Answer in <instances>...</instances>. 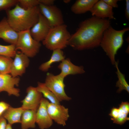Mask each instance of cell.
I'll return each instance as SVG.
<instances>
[{"instance_id": "cell-23", "label": "cell", "mask_w": 129, "mask_h": 129, "mask_svg": "<svg viewBox=\"0 0 129 129\" xmlns=\"http://www.w3.org/2000/svg\"><path fill=\"white\" fill-rule=\"evenodd\" d=\"M13 60L11 58L0 55V74H10Z\"/></svg>"}, {"instance_id": "cell-15", "label": "cell", "mask_w": 129, "mask_h": 129, "mask_svg": "<svg viewBox=\"0 0 129 129\" xmlns=\"http://www.w3.org/2000/svg\"><path fill=\"white\" fill-rule=\"evenodd\" d=\"M90 11L92 16L99 18L115 19L113 8L108 5L103 0H98Z\"/></svg>"}, {"instance_id": "cell-21", "label": "cell", "mask_w": 129, "mask_h": 129, "mask_svg": "<svg viewBox=\"0 0 129 129\" xmlns=\"http://www.w3.org/2000/svg\"><path fill=\"white\" fill-rule=\"evenodd\" d=\"M37 90L41 92L45 98L50 102L57 104H60V102L54 93L46 86L44 83L38 82L36 87Z\"/></svg>"}, {"instance_id": "cell-3", "label": "cell", "mask_w": 129, "mask_h": 129, "mask_svg": "<svg viewBox=\"0 0 129 129\" xmlns=\"http://www.w3.org/2000/svg\"><path fill=\"white\" fill-rule=\"evenodd\" d=\"M129 31V28L118 30L111 26L104 32L100 45L109 58L112 64L114 65L115 57L118 50L122 47L124 34Z\"/></svg>"}, {"instance_id": "cell-35", "label": "cell", "mask_w": 129, "mask_h": 129, "mask_svg": "<svg viewBox=\"0 0 129 129\" xmlns=\"http://www.w3.org/2000/svg\"><path fill=\"white\" fill-rule=\"evenodd\" d=\"M70 1V0H64L63 2L64 3H69Z\"/></svg>"}, {"instance_id": "cell-16", "label": "cell", "mask_w": 129, "mask_h": 129, "mask_svg": "<svg viewBox=\"0 0 129 129\" xmlns=\"http://www.w3.org/2000/svg\"><path fill=\"white\" fill-rule=\"evenodd\" d=\"M58 67L61 70L59 75L64 78L68 75L82 74L85 72L83 66L75 65L69 58L62 61Z\"/></svg>"}, {"instance_id": "cell-8", "label": "cell", "mask_w": 129, "mask_h": 129, "mask_svg": "<svg viewBox=\"0 0 129 129\" xmlns=\"http://www.w3.org/2000/svg\"><path fill=\"white\" fill-rule=\"evenodd\" d=\"M48 112L52 119L58 124L64 126L70 116L69 109L63 105L49 102L47 107Z\"/></svg>"}, {"instance_id": "cell-28", "label": "cell", "mask_w": 129, "mask_h": 129, "mask_svg": "<svg viewBox=\"0 0 129 129\" xmlns=\"http://www.w3.org/2000/svg\"><path fill=\"white\" fill-rule=\"evenodd\" d=\"M119 109L118 108L113 107L111 109L109 115L111 117V119L113 121L117 117Z\"/></svg>"}, {"instance_id": "cell-31", "label": "cell", "mask_w": 129, "mask_h": 129, "mask_svg": "<svg viewBox=\"0 0 129 129\" xmlns=\"http://www.w3.org/2000/svg\"><path fill=\"white\" fill-rule=\"evenodd\" d=\"M6 120L2 115L0 117V129H6L7 124Z\"/></svg>"}, {"instance_id": "cell-5", "label": "cell", "mask_w": 129, "mask_h": 129, "mask_svg": "<svg viewBox=\"0 0 129 129\" xmlns=\"http://www.w3.org/2000/svg\"><path fill=\"white\" fill-rule=\"evenodd\" d=\"M18 32V36L15 45L16 50L21 52L29 58L33 57L38 53L41 44L32 36L30 30Z\"/></svg>"}, {"instance_id": "cell-25", "label": "cell", "mask_w": 129, "mask_h": 129, "mask_svg": "<svg viewBox=\"0 0 129 129\" xmlns=\"http://www.w3.org/2000/svg\"><path fill=\"white\" fill-rule=\"evenodd\" d=\"M18 4L22 8L27 9L38 6L39 0H18Z\"/></svg>"}, {"instance_id": "cell-27", "label": "cell", "mask_w": 129, "mask_h": 129, "mask_svg": "<svg viewBox=\"0 0 129 129\" xmlns=\"http://www.w3.org/2000/svg\"><path fill=\"white\" fill-rule=\"evenodd\" d=\"M118 108L119 110L118 117L113 121V123L117 124L122 125L127 121L129 120V118L128 117V114L119 107Z\"/></svg>"}, {"instance_id": "cell-11", "label": "cell", "mask_w": 129, "mask_h": 129, "mask_svg": "<svg viewBox=\"0 0 129 129\" xmlns=\"http://www.w3.org/2000/svg\"><path fill=\"white\" fill-rule=\"evenodd\" d=\"M51 28L48 21L40 12L38 21L30 29V33L35 40L40 42L45 38Z\"/></svg>"}, {"instance_id": "cell-20", "label": "cell", "mask_w": 129, "mask_h": 129, "mask_svg": "<svg viewBox=\"0 0 129 129\" xmlns=\"http://www.w3.org/2000/svg\"><path fill=\"white\" fill-rule=\"evenodd\" d=\"M49 60L42 64L39 69L41 71H47L51 67V65L54 63L61 61L65 59V56L62 49H57L54 50Z\"/></svg>"}, {"instance_id": "cell-12", "label": "cell", "mask_w": 129, "mask_h": 129, "mask_svg": "<svg viewBox=\"0 0 129 129\" xmlns=\"http://www.w3.org/2000/svg\"><path fill=\"white\" fill-rule=\"evenodd\" d=\"M49 101L43 98L36 112V123L40 129L49 128L53 124V120L50 117L47 110Z\"/></svg>"}, {"instance_id": "cell-34", "label": "cell", "mask_w": 129, "mask_h": 129, "mask_svg": "<svg viewBox=\"0 0 129 129\" xmlns=\"http://www.w3.org/2000/svg\"><path fill=\"white\" fill-rule=\"evenodd\" d=\"M11 125L9 124H7L6 129H12Z\"/></svg>"}, {"instance_id": "cell-26", "label": "cell", "mask_w": 129, "mask_h": 129, "mask_svg": "<svg viewBox=\"0 0 129 129\" xmlns=\"http://www.w3.org/2000/svg\"><path fill=\"white\" fill-rule=\"evenodd\" d=\"M18 3V0H0V11L9 10Z\"/></svg>"}, {"instance_id": "cell-13", "label": "cell", "mask_w": 129, "mask_h": 129, "mask_svg": "<svg viewBox=\"0 0 129 129\" xmlns=\"http://www.w3.org/2000/svg\"><path fill=\"white\" fill-rule=\"evenodd\" d=\"M11 68L10 74L13 77L22 76L25 72L29 66V57L21 52H16Z\"/></svg>"}, {"instance_id": "cell-24", "label": "cell", "mask_w": 129, "mask_h": 129, "mask_svg": "<svg viewBox=\"0 0 129 129\" xmlns=\"http://www.w3.org/2000/svg\"><path fill=\"white\" fill-rule=\"evenodd\" d=\"M16 50L14 44L6 45L0 44V55L14 58L16 53Z\"/></svg>"}, {"instance_id": "cell-6", "label": "cell", "mask_w": 129, "mask_h": 129, "mask_svg": "<svg viewBox=\"0 0 129 129\" xmlns=\"http://www.w3.org/2000/svg\"><path fill=\"white\" fill-rule=\"evenodd\" d=\"M64 79L59 74L55 75L52 73H48L44 83L46 86L54 93L60 102L63 101H69L71 99L65 92Z\"/></svg>"}, {"instance_id": "cell-29", "label": "cell", "mask_w": 129, "mask_h": 129, "mask_svg": "<svg viewBox=\"0 0 129 129\" xmlns=\"http://www.w3.org/2000/svg\"><path fill=\"white\" fill-rule=\"evenodd\" d=\"M10 106V105L6 102H0V117Z\"/></svg>"}, {"instance_id": "cell-7", "label": "cell", "mask_w": 129, "mask_h": 129, "mask_svg": "<svg viewBox=\"0 0 129 129\" xmlns=\"http://www.w3.org/2000/svg\"><path fill=\"white\" fill-rule=\"evenodd\" d=\"M38 6L40 13L48 21L51 27L64 24L62 12L56 6H47L40 3Z\"/></svg>"}, {"instance_id": "cell-19", "label": "cell", "mask_w": 129, "mask_h": 129, "mask_svg": "<svg viewBox=\"0 0 129 129\" xmlns=\"http://www.w3.org/2000/svg\"><path fill=\"white\" fill-rule=\"evenodd\" d=\"M36 112V111L33 110L24 109L21 118V123L22 129L35 127Z\"/></svg>"}, {"instance_id": "cell-9", "label": "cell", "mask_w": 129, "mask_h": 129, "mask_svg": "<svg viewBox=\"0 0 129 129\" xmlns=\"http://www.w3.org/2000/svg\"><path fill=\"white\" fill-rule=\"evenodd\" d=\"M20 79L18 77H14L10 74H0V92H6L9 96H20L19 89L15 86H19Z\"/></svg>"}, {"instance_id": "cell-18", "label": "cell", "mask_w": 129, "mask_h": 129, "mask_svg": "<svg viewBox=\"0 0 129 129\" xmlns=\"http://www.w3.org/2000/svg\"><path fill=\"white\" fill-rule=\"evenodd\" d=\"M24 110L21 107L14 108L10 106L2 115L7 121L8 124L11 125L16 123H21L22 115Z\"/></svg>"}, {"instance_id": "cell-4", "label": "cell", "mask_w": 129, "mask_h": 129, "mask_svg": "<svg viewBox=\"0 0 129 129\" xmlns=\"http://www.w3.org/2000/svg\"><path fill=\"white\" fill-rule=\"evenodd\" d=\"M71 35L64 24L51 28L45 38L42 42L48 49L54 50L64 49L68 45Z\"/></svg>"}, {"instance_id": "cell-30", "label": "cell", "mask_w": 129, "mask_h": 129, "mask_svg": "<svg viewBox=\"0 0 129 129\" xmlns=\"http://www.w3.org/2000/svg\"><path fill=\"white\" fill-rule=\"evenodd\" d=\"M108 5L113 8H118V2L120 0H103Z\"/></svg>"}, {"instance_id": "cell-2", "label": "cell", "mask_w": 129, "mask_h": 129, "mask_svg": "<svg viewBox=\"0 0 129 129\" xmlns=\"http://www.w3.org/2000/svg\"><path fill=\"white\" fill-rule=\"evenodd\" d=\"M6 11L8 23L18 32L30 30L38 21L40 12L38 6L25 9L18 3Z\"/></svg>"}, {"instance_id": "cell-33", "label": "cell", "mask_w": 129, "mask_h": 129, "mask_svg": "<svg viewBox=\"0 0 129 129\" xmlns=\"http://www.w3.org/2000/svg\"><path fill=\"white\" fill-rule=\"evenodd\" d=\"M125 16L127 19L129 20V0H126L125 1Z\"/></svg>"}, {"instance_id": "cell-17", "label": "cell", "mask_w": 129, "mask_h": 129, "mask_svg": "<svg viewBox=\"0 0 129 129\" xmlns=\"http://www.w3.org/2000/svg\"><path fill=\"white\" fill-rule=\"evenodd\" d=\"M98 0H77L71 7V11L74 13L80 14L90 11Z\"/></svg>"}, {"instance_id": "cell-14", "label": "cell", "mask_w": 129, "mask_h": 129, "mask_svg": "<svg viewBox=\"0 0 129 129\" xmlns=\"http://www.w3.org/2000/svg\"><path fill=\"white\" fill-rule=\"evenodd\" d=\"M18 36V32L10 26L6 18L4 17L0 21V38L6 42L16 45Z\"/></svg>"}, {"instance_id": "cell-32", "label": "cell", "mask_w": 129, "mask_h": 129, "mask_svg": "<svg viewBox=\"0 0 129 129\" xmlns=\"http://www.w3.org/2000/svg\"><path fill=\"white\" fill-rule=\"evenodd\" d=\"M39 3L43 5L50 6L54 5V0H39Z\"/></svg>"}, {"instance_id": "cell-10", "label": "cell", "mask_w": 129, "mask_h": 129, "mask_svg": "<svg viewBox=\"0 0 129 129\" xmlns=\"http://www.w3.org/2000/svg\"><path fill=\"white\" fill-rule=\"evenodd\" d=\"M27 95L21 101V107L24 109H29L37 111L43 98L42 95L36 87L30 86L26 89Z\"/></svg>"}, {"instance_id": "cell-1", "label": "cell", "mask_w": 129, "mask_h": 129, "mask_svg": "<svg viewBox=\"0 0 129 129\" xmlns=\"http://www.w3.org/2000/svg\"><path fill=\"white\" fill-rule=\"evenodd\" d=\"M110 26L109 19L92 16L80 22L76 32L71 35L68 45L78 50L97 47L104 31Z\"/></svg>"}, {"instance_id": "cell-22", "label": "cell", "mask_w": 129, "mask_h": 129, "mask_svg": "<svg viewBox=\"0 0 129 129\" xmlns=\"http://www.w3.org/2000/svg\"><path fill=\"white\" fill-rule=\"evenodd\" d=\"M118 61H116L114 65L117 69L116 73L117 75L118 81L116 84V86L118 87L117 92H120L122 90H125L129 93V85L126 81L125 76L120 71L118 67Z\"/></svg>"}]
</instances>
